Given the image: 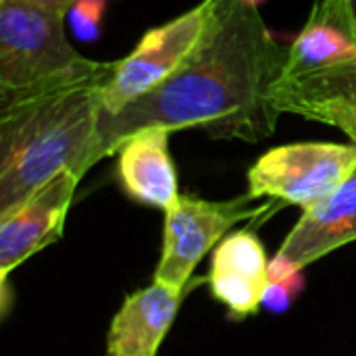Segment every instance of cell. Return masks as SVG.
I'll use <instances>...</instances> for the list:
<instances>
[{
    "label": "cell",
    "mask_w": 356,
    "mask_h": 356,
    "mask_svg": "<svg viewBox=\"0 0 356 356\" xmlns=\"http://www.w3.org/2000/svg\"><path fill=\"white\" fill-rule=\"evenodd\" d=\"M271 98L280 113L344 131L356 144V63L309 73H282Z\"/></svg>",
    "instance_id": "9"
},
{
    "label": "cell",
    "mask_w": 356,
    "mask_h": 356,
    "mask_svg": "<svg viewBox=\"0 0 356 356\" xmlns=\"http://www.w3.org/2000/svg\"><path fill=\"white\" fill-rule=\"evenodd\" d=\"M244 2H248V4H252V6H261V4L267 2V0H244Z\"/></svg>",
    "instance_id": "17"
},
{
    "label": "cell",
    "mask_w": 356,
    "mask_h": 356,
    "mask_svg": "<svg viewBox=\"0 0 356 356\" xmlns=\"http://www.w3.org/2000/svg\"><path fill=\"white\" fill-rule=\"evenodd\" d=\"M79 181V175L65 171L10 211L0 213L2 290H6V277L13 269L63 236L67 213Z\"/></svg>",
    "instance_id": "7"
},
{
    "label": "cell",
    "mask_w": 356,
    "mask_h": 356,
    "mask_svg": "<svg viewBox=\"0 0 356 356\" xmlns=\"http://www.w3.org/2000/svg\"><path fill=\"white\" fill-rule=\"evenodd\" d=\"M219 0H200L171 21L148 29L134 50L115 63L100 90L102 115H115L173 77L202 44Z\"/></svg>",
    "instance_id": "4"
},
{
    "label": "cell",
    "mask_w": 356,
    "mask_h": 356,
    "mask_svg": "<svg viewBox=\"0 0 356 356\" xmlns=\"http://www.w3.org/2000/svg\"><path fill=\"white\" fill-rule=\"evenodd\" d=\"M23 2L33 4V6H40V8H46V10L63 13V15H67L69 6L73 4V0H23Z\"/></svg>",
    "instance_id": "15"
},
{
    "label": "cell",
    "mask_w": 356,
    "mask_h": 356,
    "mask_svg": "<svg viewBox=\"0 0 356 356\" xmlns=\"http://www.w3.org/2000/svg\"><path fill=\"white\" fill-rule=\"evenodd\" d=\"M355 167L356 144L294 142L275 146L248 169V194L307 211L332 196Z\"/></svg>",
    "instance_id": "6"
},
{
    "label": "cell",
    "mask_w": 356,
    "mask_h": 356,
    "mask_svg": "<svg viewBox=\"0 0 356 356\" xmlns=\"http://www.w3.org/2000/svg\"><path fill=\"white\" fill-rule=\"evenodd\" d=\"M113 69L0 100V213L65 171L83 177L102 159L100 90Z\"/></svg>",
    "instance_id": "2"
},
{
    "label": "cell",
    "mask_w": 356,
    "mask_h": 356,
    "mask_svg": "<svg viewBox=\"0 0 356 356\" xmlns=\"http://www.w3.org/2000/svg\"><path fill=\"white\" fill-rule=\"evenodd\" d=\"M207 282L211 294L232 315H254L263 307V294L269 286V263L257 234L240 229L223 238L213 252Z\"/></svg>",
    "instance_id": "11"
},
{
    "label": "cell",
    "mask_w": 356,
    "mask_h": 356,
    "mask_svg": "<svg viewBox=\"0 0 356 356\" xmlns=\"http://www.w3.org/2000/svg\"><path fill=\"white\" fill-rule=\"evenodd\" d=\"M305 277L302 271H296L282 280H269V286L263 294V307L271 313H286L294 298L302 292Z\"/></svg>",
    "instance_id": "14"
},
{
    "label": "cell",
    "mask_w": 356,
    "mask_h": 356,
    "mask_svg": "<svg viewBox=\"0 0 356 356\" xmlns=\"http://www.w3.org/2000/svg\"><path fill=\"white\" fill-rule=\"evenodd\" d=\"M186 290L152 284L125 298L113 317L104 356H156L169 334Z\"/></svg>",
    "instance_id": "12"
},
{
    "label": "cell",
    "mask_w": 356,
    "mask_h": 356,
    "mask_svg": "<svg viewBox=\"0 0 356 356\" xmlns=\"http://www.w3.org/2000/svg\"><path fill=\"white\" fill-rule=\"evenodd\" d=\"M65 23L63 13L0 0V100L94 77L113 65L75 50Z\"/></svg>",
    "instance_id": "3"
},
{
    "label": "cell",
    "mask_w": 356,
    "mask_h": 356,
    "mask_svg": "<svg viewBox=\"0 0 356 356\" xmlns=\"http://www.w3.org/2000/svg\"><path fill=\"white\" fill-rule=\"evenodd\" d=\"M356 242V167L344 184L302 217L269 263V280H282L325 254Z\"/></svg>",
    "instance_id": "8"
},
{
    "label": "cell",
    "mask_w": 356,
    "mask_h": 356,
    "mask_svg": "<svg viewBox=\"0 0 356 356\" xmlns=\"http://www.w3.org/2000/svg\"><path fill=\"white\" fill-rule=\"evenodd\" d=\"M346 8H348V15H350V21H353L356 33V0H346Z\"/></svg>",
    "instance_id": "16"
},
{
    "label": "cell",
    "mask_w": 356,
    "mask_h": 356,
    "mask_svg": "<svg viewBox=\"0 0 356 356\" xmlns=\"http://www.w3.org/2000/svg\"><path fill=\"white\" fill-rule=\"evenodd\" d=\"M171 134L161 125L144 127L117 148V173L125 194L161 211H169L181 196L169 150Z\"/></svg>",
    "instance_id": "10"
},
{
    "label": "cell",
    "mask_w": 356,
    "mask_h": 356,
    "mask_svg": "<svg viewBox=\"0 0 356 356\" xmlns=\"http://www.w3.org/2000/svg\"><path fill=\"white\" fill-rule=\"evenodd\" d=\"M284 48L259 6L219 0L215 19L188 63L156 90L100 119L102 159L138 129H200L213 140L261 142L273 136L280 111L271 98L286 65Z\"/></svg>",
    "instance_id": "1"
},
{
    "label": "cell",
    "mask_w": 356,
    "mask_h": 356,
    "mask_svg": "<svg viewBox=\"0 0 356 356\" xmlns=\"http://www.w3.org/2000/svg\"><path fill=\"white\" fill-rule=\"evenodd\" d=\"M248 192L232 200H204L181 194L177 202L165 211L163 252L154 273V282L173 290H188V282L196 265L207 252L238 223L265 217L282 204L267 200L254 204Z\"/></svg>",
    "instance_id": "5"
},
{
    "label": "cell",
    "mask_w": 356,
    "mask_h": 356,
    "mask_svg": "<svg viewBox=\"0 0 356 356\" xmlns=\"http://www.w3.org/2000/svg\"><path fill=\"white\" fill-rule=\"evenodd\" d=\"M108 0H73L67 10V25L75 40L94 44L102 35Z\"/></svg>",
    "instance_id": "13"
}]
</instances>
